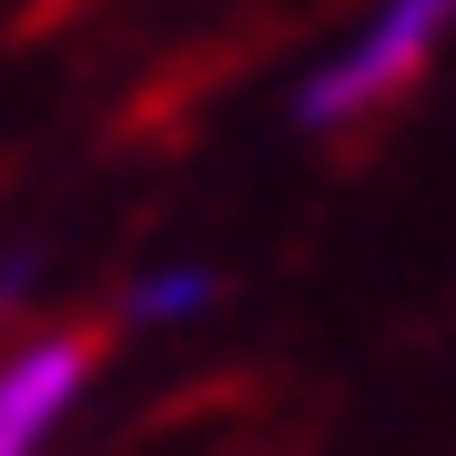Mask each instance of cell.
Instances as JSON below:
<instances>
[{"instance_id": "obj_1", "label": "cell", "mask_w": 456, "mask_h": 456, "mask_svg": "<svg viewBox=\"0 0 456 456\" xmlns=\"http://www.w3.org/2000/svg\"><path fill=\"white\" fill-rule=\"evenodd\" d=\"M436 20H446V0H386V20L294 92V122H365L375 102H395L426 71V51H436Z\"/></svg>"}, {"instance_id": "obj_2", "label": "cell", "mask_w": 456, "mask_h": 456, "mask_svg": "<svg viewBox=\"0 0 456 456\" xmlns=\"http://www.w3.org/2000/svg\"><path fill=\"white\" fill-rule=\"evenodd\" d=\"M92 375V335H41L0 365V456H31Z\"/></svg>"}, {"instance_id": "obj_3", "label": "cell", "mask_w": 456, "mask_h": 456, "mask_svg": "<svg viewBox=\"0 0 456 456\" xmlns=\"http://www.w3.org/2000/svg\"><path fill=\"white\" fill-rule=\"evenodd\" d=\"M203 274H152L142 294H132V325H173V314H203Z\"/></svg>"}]
</instances>
